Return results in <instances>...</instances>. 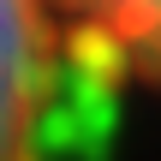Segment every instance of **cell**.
Wrapping results in <instances>:
<instances>
[{"label":"cell","mask_w":161,"mask_h":161,"mask_svg":"<svg viewBox=\"0 0 161 161\" xmlns=\"http://www.w3.org/2000/svg\"><path fill=\"white\" fill-rule=\"evenodd\" d=\"M60 42L48 0H0V161H48Z\"/></svg>","instance_id":"obj_1"},{"label":"cell","mask_w":161,"mask_h":161,"mask_svg":"<svg viewBox=\"0 0 161 161\" xmlns=\"http://www.w3.org/2000/svg\"><path fill=\"white\" fill-rule=\"evenodd\" d=\"M60 36L161 84V0H48Z\"/></svg>","instance_id":"obj_2"}]
</instances>
